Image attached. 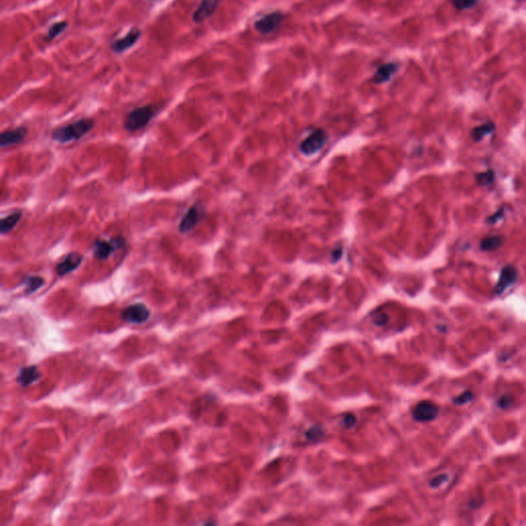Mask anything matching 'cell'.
Masks as SVG:
<instances>
[{"instance_id":"obj_22","label":"cell","mask_w":526,"mask_h":526,"mask_svg":"<svg viewBox=\"0 0 526 526\" xmlns=\"http://www.w3.org/2000/svg\"><path fill=\"white\" fill-rule=\"evenodd\" d=\"M474 399V394L473 392L471 391H465L464 393H462L461 395H459L457 397H454L452 399L453 403L455 405H466L468 403H470L472 400Z\"/></svg>"},{"instance_id":"obj_15","label":"cell","mask_w":526,"mask_h":526,"mask_svg":"<svg viewBox=\"0 0 526 526\" xmlns=\"http://www.w3.org/2000/svg\"><path fill=\"white\" fill-rule=\"evenodd\" d=\"M40 377V372L38 371L36 366H29V367L22 368L18 377L17 381L22 386H29L33 382L37 381Z\"/></svg>"},{"instance_id":"obj_8","label":"cell","mask_w":526,"mask_h":526,"mask_svg":"<svg viewBox=\"0 0 526 526\" xmlns=\"http://www.w3.org/2000/svg\"><path fill=\"white\" fill-rule=\"evenodd\" d=\"M284 20V15L281 12H272L258 19L254 23V27L257 32L262 35L270 34L276 30Z\"/></svg>"},{"instance_id":"obj_27","label":"cell","mask_w":526,"mask_h":526,"mask_svg":"<svg viewBox=\"0 0 526 526\" xmlns=\"http://www.w3.org/2000/svg\"><path fill=\"white\" fill-rule=\"evenodd\" d=\"M502 216H504V210H499L497 211L496 213H494L493 215L489 216L488 219H487V223L488 224H493V223H496L498 220H500L502 218Z\"/></svg>"},{"instance_id":"obj_5","label":"cell","mask_w":526,"mask_h":526,"mask_svg":"<svg viewBox=\"0 0 526 526\" xmlns=\"http://www.w3.org/2000/svg\"><path fill=\"white\" fill-rule=\"evenodd\" d=\"M327 141V134L323 130H315L309 134L300 144V151L305 155H312L321 150Z\"/></svg>"},{"instance_id":"obj_16","label":"cell","mask_w":526,"mask_h":526,"mask_svg":"<svg viewBox=\"0 0 526 526\" xmlns=\"http://www.w3.org/2000/svg\"><path fill=\"white\" fill-rule=\"evenodd\" d=\"M22 217H23L22 211H16L4 217L2 221H0V233H2V235L5 236V235L10 234L17 226V224L20 222Z\"/></svg>"},{"instance_id":"obj_1","label":"cell","mask_w":526,"mask_h":526,"mask_svg":"<svg viewBox=\"0 0 526 526\" xmlns=\"http://www.w3.org/2000/svg\"><path fill=\"white\" fill-rule=\"evenodd\" d=\"M95 122L93 119H80L74 123L57 128L52 133V139L60 144L78 141L93 130Z\"/></svg>"},{"instance_id":"obj_24","label":"cell","mask_w":526,"mask_h":526,"mask_svg":"<svg viewBox=\"0 0 526 526\" xmlns=\"http://www.w3.org/2000/svg\"><path fill=\"white\" fill-rule=\"evenodd\" d=\"M324 434L325 432L323 429L318 428V427H312L311 429H309V431H307L306 437L310 441H318L320 438H322L324 436Z\"/></svg>"},{"instance_id":"obj_19","label":"cell","mask_w":526,"mask_h":526,"mask_svg":"<svg viewBox=\"0 0 526 526\" xmlns=\"http://www.w3.org/2000/svg\"><path fill=\"white\" fill-rule=\"evenodd\" d=\"M504 243V238L501 236H491L484 238L480 244V247L483 251H494L497 250Z\"/></svg>"},{"instance_id":"obj_25","label":"cell","mask_w":526,"mask_h":526,"mask_svg":"<svg viewBox=\"0 0 526 526\" xmlns=\"http://www.w3.org/2000/svg\"><path fill=\"white\" fill-rule=\"evenodd\" d=\"M449 480V475L447 474H440L438 476H436L434 479H432L430 481V486L432 488H438L440 486H442L444 483H446Z\"/></svg>"},{"instance_id":"obj_3","label":"cell","mask_w":526,"mask_h":526,"mask_svg":"<svg viewBox=\"0 0 526 526\" xmlns=\"http://www.w3.org/2000/svg\"><path fill=\"white\" fill-rule=\"evenodd\" d=\"M126 246V239L122 236L111 238L110 240H102L98 238L91 245L94 257L98 260H107L116 251L123 249Z\"/></svg>"},{"instance_id":"obj_11","label":"cell","mask_w":526,"mask_h":526,"mask_svg":"<svg viewBox=\"0 0 526 526\" xmlns=\"http://www.w3.org/2000/svg\"><path fill=\"white\" fill-rule=\"evenodd\" d=\"M27 135L28 129L26 127H19L13 130H7L0 134V147L7 148L19 144L25 140Z\"/></svg>"},{"instance_id":"obj_28","label":"cell","mask_w":526,"mask_h":526,"mask_svg":"<svg viewBox=\"0 0 526 526\" xmlns=\"http://www.w3.org/2000/svg\"><path fill=\"white\" fill-rule=\"evenodd\" d=\"M356 417L353 415V414H348L344 417V419H342V424H344L345 427L347 428H352L353 426L356 425Z\"/></svg>"},{"instance_id":"obj_7","label":"cell","mask_w":526,"mask_h":526,"mask_svg":"<svg viewBox=\"0 0 526 526\" xmlns=\"http://www.w3.org/2000/svg\"><path fill=\"white\" fill-rule=\"evenodd\" d=\"M150 315L148 307L143 303H135L126 307L122 312V319L127 323L143 324Z\"/></svg>"},{"instance_id":"obj_10","label":"cell","mask_w":526,"mask_h":526,"mask_svg":"<svg viewBox=\"0 0 526 526\" xmlns=\"http://www.w3.org/2000/svg\"><path fill=\"white\" fill-rule=\"evenodd\" d=\"M518 279V271L513 265H506L500 271L499 279L494 287V294L500 295L509 287L514 285Z\"/></svg>"},{"instance_id":"obj_2","label":"cell","mask_w":526,"mask_h":526,"mask_svg":"<svg viewBox=\"0 0 526 526\" xmlns=\"http://www.w3.org/2000/svg\"><path fill=\"white\" fill-rule=\"evenodd\" d=\"M158 112V106L154 104L144 105L135 108L128 113L124 122V129L127 132H137L145 128Z\"/></svg>"},{"instance_id":"obj_6","label":"cell","mask_w":526,"mask_h":526,"mask_svg":"<svg viewBox=\"0 0 526 526\" xmlns=\"http://www.w3.org/2000/svg\"><path fill=\"white\" fill-rule=\"evenodd\" d=\"M440 409L437 404L431 401H422L415 405L412 410V417L419 423H429L436 419Z\"/></svg>"},{"instance_id":"obj_14","label":"cell","mask_w":526,"mask_h":526,"mask_svg":"<svg viewBox=\"0 0 526 526\" xmlns=\"http://www.w3.org/2000/svg\"><path fill=\"white\" fill-rule=\"evenodd\" d=\"M398 70H399V65L397 63H393V62L384 63L377 68V70L375 71L372 80L376 84L385 83L392 79V77L397 73Z\"/></svg>"},{"instance_id":"obj_12","label":"cell","mask_w":526,"mask_h":526,"mask_svg":"<svg viewBox=\"0 0 526 526\" xmlns=\"http://www.w3.org/2000/svg\"><path fill=\"white\" fill-rule=\"evenodd\" d=\"M83 261V256L78 252L68 253L62 261H60L56 266V271L60 277L66 276L77 269Z\"/></svg>"},{"instance_id":"obj_20","label":"cell","mask_w":526,"mask_h":526,"mask_svg":"<svg viewBox=\"0 0 526 526\" xmlns=\"http://www.w3.org/2000/svg\"><path fill=\"white\" fill-rule=\"evenodd\" d=\"M68 27V23L65 22V21H61V22H57L55 23V24H53L49 31H48V37H47V40H53L55 39L56 37H58L66 28Z\"/></svg>"},{"instance_id":"obj_17","label":"cell","mask_w":526,"mask_h":526,"mask_svg":"<svg viewBox=\"0 0 526 526\" xmlns=\"http://www.w3.org/2000/svg\"><path fill=\"white\" fill-rule=\"evenodd\" d=\"M44 279L38 276H27L22 281V284L25 285L26 294H32L39 290L44 285Z\"/></svg>"},{"instance_id":"obj_13","label":"cell","mask_w":526,"mask_h":526,"mask_svg":"<svg viewBox=\"0 0 526 526\" xmlns=\"http://www.w3.org/2000/svg\"><path fill=\"white\" fill-rule=\"evenodd\" d=\"M220 0H201L200 5L197 7L192 15V20L196 24L209 19L217 10Z\"/></svg>"},{"instance_id":"obj_30","label":"cell","mask_w":526,"mask_h":526,"mask_svg":"<svg viewBox=\"0 0 526 526\" xmlns=\"http://www.w3.org/2000/svg\"><path fill=\"white\" fill-rule=\"evenodd\" d=\"M341 255H342V249L339 248V249L333 251V256H332V258L334 259V261H336V260H338V259L341 257Z\"/></svg>"},{"instance_id":"obj_23","label":"cell","mask_w":526,"mask_h":526,"mask_svg":"<svg viewBox=\"0 0 526 526\" xmlns=\"http://www.w3.org/2000/svg\"><path fill=\"white\" fill-rule=\"evenodd\" d=\"M478 0H452V5L456 10L466 11L469 9H472Z\"/></svg>"},{"instance_id":"obj_21","label":"cell","mask_w":526,"mask_h":526,"mask_svg":"<svg viewBox=\"0 0 526 526\" xmlns=\"http://www.w3.org/2000/svg\"><path fill=\"white\" fill-rule=\"evenodd\" d=\"M494 180V173L491 170L476 175V182L480 186H488Z\"/></svg>"},{"instance_id":"obj_18","label":"cell","mask_w":526,"mask_h":526,"mask_svg":"<svg viewBox=\"0 0 526 526\" xmlns=\"http://www.w3.org/2000/svg\"><path fill=\"white\" fill-rule=\"evenodd\" d=\"M493 131H494V124L491 122L483 124L481 126H478L472 132V139L475 142H480L481 140H483L487 135L491 134Z\"/></svg>"},{"instance_id":"obj_9","label":"cell","mask_w":526,"mask_h":526,"mask_svg":"<svg viewBox=\"0 0 526 526\" xmlns=\"http://www.w3.org/2000/svg\"><path fill=\"white\" fill-rule=\"evenodd\" d=\"M141 36V30L137 27H132L128 33L119 39L112 41L110 44V49L117 54H122L136 44Z\"/></svg>"},{"instance_id":"obj_26","label":"cell","mask_w":526,"mask_h":526,"mask_svg":"<svg viewBox=\"0 0 526 526\" xmlns=\"http://www.w3.org/2000/svg\"><path fill=\"white\" fill-rule=\"evenodd\" d=\"M513 402V398L512 396L510 395H502L498 400H497V406L501 409H507L508 407H510V405L512 404Z\"/></svg>"},{"instance_id":"obj_4","label":"cell","mask_w":526,"mask_h":526,"mask_svg":"<svg viewBox=\"0 0 526 526\" xmlns=\"http://www.w3.org/2000/svg\"><path fill=\"white\" fill-rule=\"evenodd\" d=\"M205 211L203 205L200 202L193 203L191 207L188 209L186 214L182 217L178 231L181 235H186L190 232H192L194 228L202 221L204 218Z\"/></svg>"},{"instance_id":"obj_29","label":"cell","mask_w":526,"mask_h":526,"mask_svg":"<svg viewBox=\"0 0 526 526\" xmlns=\"http://www.w3.org/2000/svg\"><path fill=\"white\" fill-rule=\"evenodd\" d=\"M387 320H388L387 315L381 314V315H379V318H375L374 319V322H375V324L377 326H383V325H385L387 323Z\"/></svg>"}]
</instances>
